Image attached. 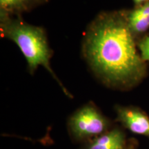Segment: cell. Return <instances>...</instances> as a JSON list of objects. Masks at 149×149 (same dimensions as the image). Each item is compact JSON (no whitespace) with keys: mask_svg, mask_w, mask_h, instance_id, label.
<instances>
[{"mask_svg":"<svg viewBox=\"0 0 149 149\" xmlns=\"http://www.w3.org/2000/svg\"><path fill=\"white\" fill-rule=\"evenodd\" d=\"M117 119L132 133L149 137V117L139 110L118 107Z\"/></svg>","mask_w":149,"mask_h":149,"instance_id":"4","label":"cell"},{"mask_svg":"<svg viewBox=\"0 0 149 149\" xmlns=\"http://www.w3.org/2000/svg\"><path fill=\"white\" fill-rule=\"evenodd\" d=\"M0 27L1 34L19 48L26 59L30 72H33L40 66H44L66 95L70 96L52 70L50 64L52 52L42 28L31 25L20 19H13L10 15L3 13H0Z\"/></svg>","mask_w":149,"mask_h":149,"instance_id":"2","label":"cell"},{"mask_svg":"<svg viewBox=\"0 0 149 149\" xmlns=\"http://www.w3.org/2000/svg\"><path fill=\"white\" fill-rule=\"evenodd\" d=\"M146 1H148V0H134L135 3H137V4H139V3H141Z\"/></svg>","mask_w":149,"mask_h":149,"instance_id":"10","label":"cell"},{"mask_svg":"<svg viewBox=\"0 0 149 149\" xmlns=\"http://www.w3.org/2000/svg\"><path fill=\"white\" fill-rule=\"evenodd\" d=\"M68 127L72 135L78 140L95 138L109 130V122L95 106L86 104L70 117Z\"/></svg>","mask_w":149,"mask_h":149,"instance_id":"3","label":"cell"},{"mask_svg":"<svg viewBox=\"0 0 149 149\" xmlns=\"http://www.w3.org/2000/svg\"><path fill=\"white\" fill-rule=\"evenodd\" d=\"M141 57L144 61H149V36L143 40L139 44Z\"/></svg>","mask_w":149,"mask_h":149,"instance_id":"8","label":"cell"},{"mask_svg":"<svg viewBox=\"0 0 149 149\" xmlns=\"http://www.w3.org/2000/svg\"><path fill=\"white\" fill-rule=\"evenodd\" d=\"M29 1V3H31V5L36 4V3H41L44 1H45L46 0H28Z\"/></svg>","mask_w":149,"mask_h":149,"instance_id":"9","label":"cell"},{"mask_svg":"<svg viewBox=\"0 0 149 149\" xmlns=\"http://www.w3.org/2000/svg\"><path fill=\"white\" fill-rule=\"evenodd\" d=\"M126 149H135L133 146H128V148H126Z\"/></svg>","mask_w":149,"mask_h":149,"instance_id":"11","label":"cell"},{"mask_svg":"<svg viewBox=\"0 0 149 149\" xmlns=\"http://www.w3.org/2000/svg\"><path fill=\"white\" fill-rule=\"evenodd\" d=\"M83 53L91 70L107 86H129L145 74L144 61L137 53L127 20L117 13H102L91 24Z\"/></svg>","mask_w":149,"mask_h":149,"instance_id":"1","label":"cell"},{"mask_svg":"<svg viewBox=\"0 0 149 149\" xmlns=\"http://www.w3.org/2000/svg\"><path fill=\"white\" fill-rule=\"evenodd\" d=\"M31 3L28 0H0V13L8 15L20 14L29 10Z\"/></svg>","mask_w":149,"mask_h":149,"instance_id":"7","label":"cell"},{"mask_svg":"<svg viewBox=\"0 0 149 149\" xmlns=\"http://www.w3.org/2000/svg\"><path fill=\"white\" fill-rule=\"evenodd\" d=\"M127 22L132 32L144 33L149 29V1L130 13Z\"/></svg>","mask_w":149,"mask_h":149,"instance_id":"6","label":"cell"},{"mask_svg":"<svg viewBox=\"0 0 149 149\" xmlns=\"http://www.w3.org/2000/svg\"><path fill=\"white\" fill-rule=\"evenodd\" d=\"M125 135L122 130L114 128L93 138L85 149H126Z\"/></svg>","mask_w":149,"mask_h":149,"instance_id":"5","label":"cell"}]
</instances>
